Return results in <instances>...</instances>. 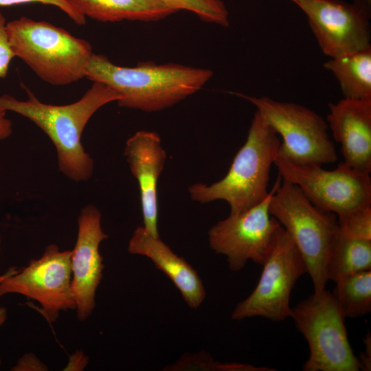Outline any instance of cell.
Wrapping results in <instances>:
<instances>
[{
	"label": "cell",
	"mask_w": 371,
	"mask_h": 371,
	"mask_svg": "<svg viewBox=\"0 0 371 371\" xmlns=\"http://www.w3.org/2000/svg\"><path fill=\"white\" fill-rule=\"evenodd\" d=\"M26 100L8 94L0 95V108L32 121L50 139L56 150L59 171L76 182L89 180L94 162L82 144V132L93 115L105 104L117 102L120 95L109 86L93 82L80 99L71 104L42 102L27 90Z\"/></svg>",
	"instance_id": "6da1fadb"
},
{
	"label": "cell",
	"mask_w": 371,
	"mask_h": 371,
	"mask_svg": "<svg viewBox=\"0 0 371 371\" xmlns=\"http://www.w3.org/2000/svg\"><path fill=\"white\" fill-rule=\"evenodd\" d=\"M213 76L212 70L180 64L139 63L122 67L93 53L85 78L105 84L120 95L121 107L146 112L160 111L200 90Z\"/></svg>",
	"instance_id": "7a4b0ae2"
},
{
	"label": "cell",
	"mask_w": 371,
	"mask_h": 371,
	"mask_svg": "<svg viewBox=\"0 0 371 371\" xmlns=\"http://www.w3.org/2000/svg\"><path fill=\"white\" fill-rule=\"evenodd\" d=\"M280 144L278 134L256 111L247 139L226 175L211 185L190 186V198L201 203L223 200L229 205L230 215L260 203L269 194L270 170L278 157Z\"/></svg>",
	"instance_id": "3957f363"
},
{
	"label": "cell",
	"mask_w": 371,
	"mask_h": 371,
	"mask_svg": "<svg viewBox=\"0 0 371 371\" xmlns=\"http://www.w3.org/2000/svg\"><path fill=\"white\" fill-rule=\"evenodd\" d=\"M6 28L14 56L43 81L65 86L85 78L93 54L86 40L47 21L26 16L8 22Z\"/></svg>",
	"instance_id": "277c9868"
},
{
	"label": "cell",
	"mask_w": 371,
	"mask_h": 371,
	"mask_svg": "<svg viewBox=\"0 0 371 371\" xmlns=\"http://www.w3.org/2000/svg\"><path fill=\"white\" fill-rule=\"evenodd\" d=\"M282 180L271 196L269 213L285 229L302 256L314 293H320L326 289L327 263L340 232L337 217L315 207L297 186Z\"/></svg>",
	"instance_id": "5b68a950"
},
{
	"label": "cell",
	"mask_w": 371,
	"mask_h": 371,
	"mask_svg": "<svg viewBox=\"0 0 371 371\" xmlns=\"http://www.w3.org/2000/svg\"><path fill=\"white\" fill-rule=\"evenodd\" d=\"M256 107L274 131L281 135L278 157L295 165L333 164L337 154L328 133L327 122L299 104L269 97L236 93Z\"/></svg>",
	"instance_id": "8992f818"
},
{
	"label": "cell",
	"mask_w": 371,
	"mask_h": 371,
	"mask_svg": "<svg viewBox=\"0 0 371 371\" xmlns=\"http://www.w3.org/2000/svg\"><path fill=\"white\" fill-rule=\"evenodd\" d=\"M308 342L304 371H358L360 364L350 345L345 317L331 292L324 290L291 307L290 315Z\"/></svg>",
	"instance_id": "52a82bcc"
},
{
	"label": "cell",
	"mask_w": 371,
	"mask_h": 371,
	"mask_svg": "<svg viewBox=\"0 0 371 371\" xmlns=\"http://www.w3.org/2000/svg\"><path fill=\"white\" fill-rule=\"evenodd\" d=\"M258 284L238 303L232 319L242 320L260 316L282 321L290 315L291 291L300 276L307 273L306 263L285 229L280 225L262 265Z\"/></svg>",
	"instance_id": "ba28073f"
},
{
	"label": "cell",
	"mask_w": 371,
	"mask_h": 371,
	"mask_svg": "<svg viewBox=\"0 0 371 371\" xmlns=\"http://www.w3.org/2000/svg\"><path fill=\"white\" fill-rule=\"evenodd\" d=\"M279 176L297 186L319 210L341 217L371 205V178L343 162L332 170L319 165H295L277 157Z\"/></svg>",
	"instance_id": "9c48e42d"
},
{
	"label": "cell",
	"mask_w": 371,
	"mask_h": 371,
	"mask_svg": "<svg viewBox=\"0 0 371 371\" xmlns=\"http://www.w3.org/2000/svg\"><path fill=\"white\" fill-rule=\"evenodd\" d=\"M71 250L47 245L40 258L0 282V297L19 294L33 300L46 320L55 322L62 311L76 308L71 288Z\"/></svg>",
	"instance_id": "30bf717a"
},
{
	"label": "cell",
	"mask_w": 371,
	"mask_h": 371,
	"mask_svg": "<svg viewBox=\"0 0 371 371\" xmlns=\"http://www.w3.org/2000/svg\"><path fill=\"white\" fill-rule=\"evenodd\" d=\"M280 181L278 176L269 195L260 203L238 214H229L209 230L210 248L227 257L232 271L242 269L249 260L263 265L280 225L269 210L271 196Z\"/></svg>",
	"instance_id": "8fae6325"
},
{
	"label": "cell",
	"mask_w": 371,
	"mask_h": 371,
	"mask_svg": "<svg viewBox=\"0 0 371 371\" xmlns=\"http://www.w3.org/2000/svg\"><path fill=\"white\" fill-rule=\"evenodd\" d=\"M323 53L331 58L371 48L370 16L342 0H294Z\"/></svg>",
	"instance_id": "7c38bea8"
},
{
	"label": "cell",
	"mask_w": 371,
	"mask_h": 371,
	"mask_svg": "<svg viewBox=\"0 0 371 371\" xmlns=\"http://www.w3.org/2000/svg\"><path fill=\"white\" fill-rule=\"evenodd\" d=\"M101 219L99 209L89 204L81 209L77 220V239L71 256V288L80 322L92 315L96 291L103 277L104 265L99 247L109 236L102 228Z\"/></svg>",
	"instance_id": "4fadbf2b"
},
{
	"label": "cell",
	"mask_w": 371,
	"mask_h": 371,
	"mask_svg": "<svg viewBox=\"0 0 371 371\" xmlns=\"http://www.w3.org/2000/svg\"><path fill=\"white\" fill-rule=\"evenodd\" d=\"M327 122L341 146L343 163L363 173L371 172V99L343 98L328 104Z\"/></svg>",
	"instance_id": "5bb4252c"
},
{
	"label": "cell",
	"mask_w": 371,
	"mask_h": 371,
	"mask_svg": "<svg viewBox=\"0 0 371 371\" xmlns=\"http://www.w3.org/2000/svg\"><path fill=\"white\" fill-rule=\"evenodd\" d=\"M124 155L139 184L143 227L153 236H159L157 184L166 159L159 136L152 131L136 132L126 140Z\"/></svg>",
	"instance_id": "9a60e30c"
},
{
	"label": "cell",
	"mask_w": 371,
	"mask_h": 371,
	"mask_svg": "<svg viewBox=\"0 0 371 371\" xmlns=\"http://www.w3.org/2000/svg\"><path fill=\"white\" fill-rule=\"evenodd\" d=\"M130 254L146 256L164 272L181 292L192 308H197L205 297V291L197 272L177 256L159 236L148 233L143 226L135 229L128 245Z\"/></svg>",
	"instance_id": "2e32d148"
},
{
	"label": "cell",
	"mask_w": 371,
	"mask_h": 371,
	"mask_svg": "<svg viewBox=\"0 0 371 371\" xmlns=\"http://www.w3.org/2000/svg\"><path fill=\"white\" fill-rule=\"evenodd\" d=\"M78 13L102 22L154 21L178 12L162 0H66Z\"/></svg>",
	"instance_id": "e0dca14e"
},
{
	"label": "cell",
	"mask_w": 371,
	"mask_h": 371,
	"mask_svg": "<svg viewBox=\"0 0 371 371\" xmlns=\"http://www.w3.org/2000/svg\"><path fill=\"white\" fill-rule=\"evenodd\" d=\"M324 67L337 80L344 98L371 99V48L331 58Z\"/></svg>",
	"instance_id": "ac0fdd59"
},
{
	"label": "cell",
	"mask_w": 371,
	"mask_h": 371,
	"mask_svg": "<svg viewBox=\"0 0 371 371\" xmlns=\"http://www.w3.org/2000/svg\"><path fill=\"white\" fill-rule=\"evenodd\" d=\"M371 269V240L348 237L341 232L332 247L327 278L335 283L348 276Z\"/></svg>",
	"instance_id": "d6986e66"
},
{
	"label": "cell",
	"mask_w": 371,
	"mask_h": 371,
	"mask_svg": "<svg viewBox=\"0 0 371 371\" xmlns=\"http://www.w3.org/2000/svg\"><path fill=\"white\" fill-rule=\"evenodd\" d=\"M332 294L346 317L355 318L371 311V269L363 271L337 282Z\"/></svg>",
	"instance_id": "ffe728a7"
},
{
	"label": "cell",
	"mask_w": 371,
	"mask_h": 371,
	"mask_svg": "<svg viewBox=\"0 0 371 371\" xmlns=\"http://www.w3.org/2000/svg\"><path fill=\"white\" fill-rule=\"evenodd\" d=\"M179 10L194 13L201 20L228 26L229 12L222 0H162Z\"/></svg>",
	"instance_id": "44dd1931"
},
{
	"label": "cell",
	"mask_w": 371,
	"mask_h": 371,
	"mask_svg": "<svg viewBox=\"0 0 371 371\" xmlns=\"http://www.w3.org/2000/svg\"><path fill=\"white\" fill-rule=\"evenodd\" d=\"M340 232L348 237L371 240V205L337 217Z\"/></svg>",
	"instance_id": "7402d4cb"
},
{
	"label": "cell",
	"mask_w": 371,
	"mask_h": 371,
	"mask_svg": "<svg viewBox=\"0 0 371 371\" xmlns=\"http://www.w3.org/2000/svg\"><path fill=\"white\" fill-rule=\"evenodd\" d=\"M38 3L59 8L78 25L86 24V18L78 13L66 0H0V6Z\"/></svg>",
	"instance_id": "603a6c76"
},
{
	"label": "cell",
	"mask_w": 371,
	"mask_h": 371,
	"mask_svg": "<svg viewBox=\"0 0 371 371\" xmlns=\"http://www.w3.org/2000/svg\"><path fill=\"white\" fill-rule=\"evenodd\" d=\"M6 19L0 12V78H5L10 63L14 56L11 48L6 28Z\"/></svg>",
	"instance_id": "cb8c5ba5"
},
{
	"label": "cell",
	"mask_w": 371,
	"mask_h": 371,
	"mask_svg": "<svg viewBox=\"0 0 371 371\" xmlns=\"http://www.w3.org/2000/svg\"><path fill=\"white\" fill-rule=\"evenodd\" d=\"M12 371H46L47 366L36 355L28 352L21 356L12 367Z\"/></svg>",
	"instance_id": "d4e9b609"
},
{
	"label": "cell",
	"mask_w": 371,
	"mask_h": 371,
	"mask_svg": "<svg viewBox=\"0 0 371 371\" xmlns=\"http://www.w3.org/2000/svg\"><path fill=\"white\" fill-rule=\"evenodd\" d=\"M89 363V357L81 350H76L69 356L68 362L64 368L66 371H82Z\"/></svg>",
	"instance_id": "484cf974"
},
{
	"label": "cell",
	"mask_w": 371,
	"mask_h": 371,
	"mask_svg": "<svg viewBox=\"0 0 371 371\" xmlns=\"http://www.w3.org/2000/svg\"><path fill=\"white\" fill-rule=\"evenodd\" d=\"M7 111L0 108V140L8 138L12 133V123L6 117Z\"/></svg>",
	"instance_id": "4316f807"
},
{
	"label": "cell",
	"mask_w": 371,
	"mask_h": 371,
	"mask_svg": "<svg viewBox=\"0 0 371 371\" xmlns=\"http://www.w3.org/2000/svg\"><path fill=\"white\" fill-rule=\"evenodd\" d=\"M365 343L366 345L365 352H363L361 356L359 357V361L360 364V369L365 370H370V336L367 335L366 339H365Z\"/></svg>",
	"instance_id": "83f0119b"
},
{
	"label": "cell",
	"mask_w": 371,
	"mask_h": 371,
	"mask_svg": "<svg viewBox=\"0 0 371 371\" xmlns=\"http://www.w3.org/2000/svg\"><path fill=\"white\" fill-rule=\"evenodd\" d=\"M18 269L16 267H12L9 268L6 271L0 275V282L7 278L10 274L16 272ZM8 309L6 307L0 306V328H1L5 323L8 319ZM2 364V358L0 354V366Z\"/></svg>",
	"instance_id": "f1b7e54d"
},
{
	"label": "cell",
	"mask_w": 371,
	"mask_h": 371,
	"mask_svg": "<svg viewBox=\"0 0 371 371\" xmlns=\"http://www.w3.org/2000/svg\"><path fill=\"white\" fill-rule=\"evenodd\" d=\"M367 15L370 17L371 14V0H353V3Z\"/></svg>",
	"instance_id": "f546056e"
},
{
	"label": "cell",
	"mask_w": 371,
	"mask_h": 371,
	"mask_svg": "<svg viewBox=\"0 0 371 371\" xmlns=\"http://www.w3.org/2000/svg\"><path fill=\"white\" fill-rule=\"evenodd\" d=\"M1 244H2V238H1V235L0 234V254L1 252Z\"/></svg>",
	"instance_id": "4dcf8cb0"
},
{
	"label": "cell",
	"mask_w": 371,
	"mask_h": 371,
	"mask_svg": "<svg viewBox=\"0 0 371 371\" xmlns=\"http://www.w3.org/2000/svg\"><path fill=\"white\" fill-rule=\"evenodd\" d=\"M291 1H292L293 2L294 1V0H291Z\"/></svg>",
	"instance_id": "1f68e13d"
}]
</instances>
